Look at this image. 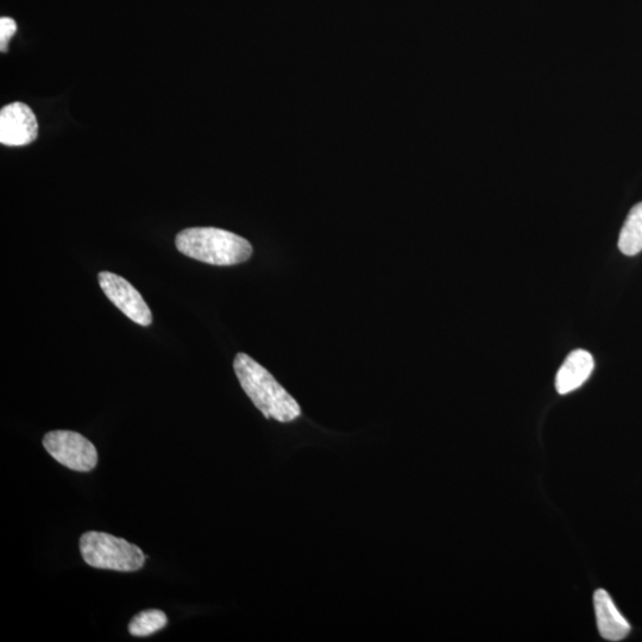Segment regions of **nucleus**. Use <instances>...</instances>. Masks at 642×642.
Listing matches in <instances>:
<instances>
[{"instance_id":"1","label":"nucleus","mask_w":642,"mask_h":642,"mask_svg":"<svg viewBox=\"0 0 642 642\" xmlns=\"http://www.w3.org/2000/svg\"><path fill=\"white\" fill-rule=\"evenodd\" d=\"M234 369L245 394L264 418L291 423L300 417L301 407L297 400L260 363L239 352L235 357Z\"/></svg>"},{"instance_id":"2","label":"nucleus","mask_w":642,"mask_h":642,"mask_svg":"<svg viewBox=\"0 0 642 642\" xmlns=\"http://www.w3.org/2000/svg\"><path fill=\"white\" fill-rule=\"evenodd\" d=\"M175 245L181 254L212 266H236L253 255L247 239L217 228L182 230L176 235Z\"/></svg>"},{"instance_id":"3","label":"nucleus","mask_w":642,"mask_h":642,"mask_svg":"<svg viewBox=\"0 0 642 642\" xmlns=\"http://www.w3.org/2000/svg\"><path fill=\"white\" fill-rule=\"evenodd\" d=\"M80 551L92 568L119 572L141 570L146 556L140 547L104 532H86L80 538Z\"/></svg>"},{"instance_id":"4","label":"nucleus","mask_w":642,"mask_h":642,"mask_svg":"<svg viewBox=\"0 0 642 642\" xmlns=\"http://www.w3.org/2000/svg\"><path fill=\"white\" fill-rule=\"evenodd\" d=\"M43 446L56 462L74 471H92L98 463L96 446L77 432H49L43 438Z\"/></svg>"},{"instance_id":"5","label":"nucleus","mask_w":642,"mask_h":642,"mask_svg":"<svg viewBox=\"0 0 642 642\" xmlns=\"http://www.w3.org/2000/svg\"><path fill=\"white\" fill-rule=\"evenodd\" d=\"M98 281L107 299L130 320L144 327L153 323V314L147 302L129 281L110 272L99 273Z\"/></svg>"},{"instance_id":"6","label":"nucleus","mask_w":642,"mask_h":642,"mask_svg":"<svg viewBox=\"0 0 642 642\" xmlns=\"http://www.w3.org/2000/svg\"><path fill=\"white\" fill-rule=\"evenodd\" d=\"M39 123L27 104L15 102L0 111V142L8 147H23L36 141Z\"/></svg>"},{"instance_id":"7","label":"nucleus","mask_w":642,"mask_h":642,"mask_svg":"<svg viewBox=\"0 0 642 642\" xmlns=\"http://www.w3.org/2000/svg\"><path fill=\"white\" fill-rule=\"evenodd\" d=\"M594 607L597 627L601 637L608 641H621L631 632V625L619 609L616 608L612 597L606 590L599 589L594 594Z\"/></svg>"},{"instance_id":"8","label":"nucleus","mask_w":642,"mask_h":642,"mask_svg":"<svg viewBox=\"0 0 642 642\" xmlns=\"http://www.w3.org/2000/svg\"><path fill=\"white\" fill-rule=\"evenodd\" d=\"M595 362L590 352L585 350H575L566 357L562 367L559 368L556 376V389L560 395H566L575 392L588 381L593 370Z\"/></svg>"},{"instance_id":"9","label":"nucleus","mask_w":642,"mask_h":642,"mask_svg":"<svg viewBox=\"0 0 642 642\" xmlns=\"http://www.w3.org/2000/svg\"><path fill=\"white\" fill-rule=\"evenodd\" d=\"M619 249L622 254L635 256L642 251V203L633 207L622 226Z\"/></svg>"},{"instance_id":"10","label":"nucleus","mask_w":642,"mask_h":642,"mask_svg":"<svg viewBox=\"0 0 642 642\" xmlns=\"http://www.w3.org/2000/svg\"><path fill=\"white\" fill-rule=\"evenodd\" d=\"M167 625V616L161 610H144V612L132 619L129 625V632L134 637L144 638L161 631Z\"/></svg>"},{"instance_id":"11","label":"nucleus","mask_w":642,"mask_h":642,"mask_svg":"<svg viewBox=\"0 0 642 642\" xmlns=\"http://www.w3.org/2000/svg\"><path fill=\"white\" fill-rule=\"evenodd\" d=\"M17 23L10 17L0 18V50L8 52L9 42L15 36Z\"/></svg>"}]
</instances>
